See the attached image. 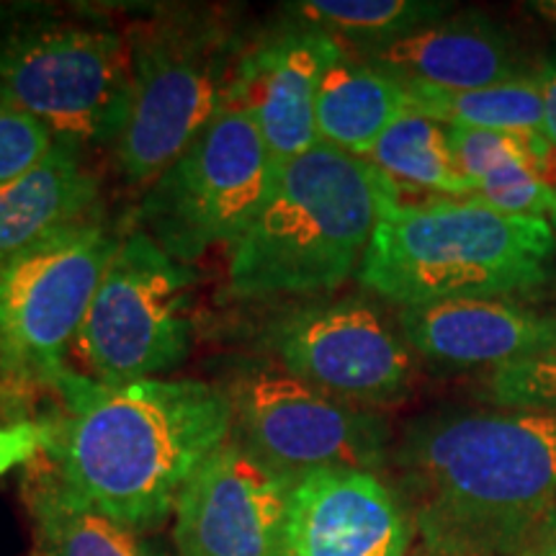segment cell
<instances>
[{"label": "cell", "mask_w": 556, "mask_h": 556, "mask_svg": "<svg viewBox=\"0 0 556 556\" xmlns=\"http://www.w3.org/2000/svg\"><path fill=\"white\" fill-rule=\"evenodd\" d=\"M52 394L58 409L39 415L45 454L83 497L135 533L163 523L186 482L232 438V400L208 381L106 387L67 368Z\"/></svg>", "instance_id": "cell-1"}, {"label": "cell", "mask_w": 556, "mask_h": 556, "mask_svg": "<svg viewBox=\"0 0 556 556\" xmlns=\"http://www.w3.org/2000/svg\"><path fill=\"white\" fill-rule=\"evenodd\" d=\"M389 467L426 552L513 556L556 507V413L420 415L402 430Z\"/></svg>", "instance_id": "cell-2"}, {"label": "cell", "mask_w": 556, "mask_h": 556, "mask_svg": "<svg viewBox=\"0 0 556 556\" xmlns=\"http://www.w3.org/2000/svg\"><path fill=\"white\" fill-rule=\"evenodd\" d=\"M405 189L364 157L315 144L276 170L274 189L229 245L238 296L323 294L356 270L387 208Z\"/></svg>", "instance_id": "cell-3"}, {"label": "cell", "mask_w": 556, "mask_h": 556, "mask_svg": "<svg viewBox=\"0 0 556 556\" xmlns=\"http://www.w3.org/2000/svg\"><path fill=\"white\" fill-rule=\"evenodd\" d=\"M548 219L479 199H417L387 208L358 266L361 287L397 307L526 296L554 281Z\"/></svg>", "instance_id": "cell-4"}, {"label": "cell", "mask_w": 556, "mask_h": 556, "mask_svg": "<svg viewBox=\"0 0 556 556\" xmlns=\"http://www.w3.org/2000/svg\"><path fill=\"white\" fill-rule=\"evenodd\" d=\"M131 101L116 148L124 180L148 189L229 106L245 54L217 13L173 11L129 34Z\"/></svg>", "instance_id": "cell-5"}, {"label": "cell", "mask_w": 556, "mask_h": 556, "mask_svg": "<svg viewBox=\"0 0 556 556\" xmlns=\"http://www.w3.org/2000/svg\"><path fill=\"white\" fill-rule=\"evenodd\" d=\"M131 101L129 37L86 18H39L0 34V103L78 148L119 142Z\"/></svg>", "instance_id": "cell-6"}, {"label": "cell", "mask_w": 556, "mask_h": 556, "mask_svg": "<svg viewBox=\"0 0 556 556\" xmlns=\"http://www.w3.org/2000/svg\"><path fill=\"white\" fill-rule=\"evenodd\" d=\"M278 165L258 124L227 106L144 189L139 229L173 261H199L217 242L240 238L274 189Z\"/></svg>", "instance_id": "cell-7"}, {"label": "cell", "mask_w": 556, "mask_h": 556, "mask_svg": "<svg viewBox=\"0 0 556 556\" xmlns=\"http://www.w3.org/2000/svg\"><path fill=\"white\" fill-rule=\"evenodd\" d=\"M191 283L193 270L144 229L122 238L75 338L90 379L124 387L184 364L191 348Z\"/></svg>", "instance_id": "cell-8"}, {"label": "cell", "mask_w": 556, "mask_h": 556, "mask_svg": "<svg viewBox=\"0 0 556 556\" xmlns=\"http://www.w3.org/2000/svg\"><path fill=\"white\" fill-rule=\"evenodd\" d=\"M229 400L232 441L291 482L319 469L377 475L392 456L377 409L345 405L287 371H250L229 389Z\"/></svg>", "instance_id": "cell-9"}, {"label": "cell", "mask_w": 556, "mask_h": 556, "mask_svg": "<svg viewBox=\"0 0 556 556\" xmlns=\"http://www.w3.org/2000/svg\"><path fill=\"white\" fill-rule=\"evenodd\" d=\"M263 343L281 371L345 405H397L415 381L413 348L366 299L291 307L270 319Z\"/></svg>", "instance_id": "cell-10"}, {"label": "cell", "mask_w": 556, "mask_h": 556, "mask_svg": "<svg viewBox=\"0 0 556 556\" xmlns=\"http://www.w3.org/2000/svg\"><path fill=\"white\" fill-rule=\"evenodd\" d=\"M119 242L101 219L0 270V336L50 392Z\"/></svg>", "instance_id": "cell-11"}, {"label": "cell", "mask_w": 556, "mask_h": 556, "mask_svg": "<svg viewBox=\"0 0 556 556\" xmlns=\"http://www.w3.org/2000/svg\"><path fill=\"white\" fill-rule=\"evenodd\" d=\"M291 486L229 438L180 490L178 556H283Z\"/></svg>", "instance_id": "cell-12"}, {"label": "cell", "mask_w": 556, "mask_h": 556, "mask_svg": "<svg viewBox=\"0 0 556 556\" xmlns=\"http://www.w3.org/2000/svg\"><path fill=\"white\" fill-rule=\"evenodd\" d=\"M340 52L338 39L294 18L245 47L229 106L253 116L278 168L319 144L317 90Z\"/></svg>", "instance_id": "cell-13"}, {"label": "cell", "mask_w": 556, "mask_h": 556, "mask_svg": "<svg viewBox=\"0 0 556 556\" xmlns=\"http://www.w3.org/2000/svg\"><path fill=\"white\" fill-rule=\"evenodd\" d=\"M415 528L374 471L319 469L296 479L283 556H407Z\"/></svg>", "instance_id": "cell-14"}, {"label": "cell", "mask_w": 556, "mask_h": 556, "mask_svg": "<svg viewBox=\"0 0 556 556\" xmlns=\"http://www.w3.org/2000/svg\"><path fill=\"white\" fill-rule=\"evenodd\" d=\"M397 330L415 356L430 364L500 371L556 351V304L520 296L420 304L397 312Z\"/></svg>", "instance_id": "cell-15"}, {"label": "cell", "mask_w": 556, "mask_h": 556, "mask_svg": "<svg viewBox=\"0 0 556 556\" xmlns=\"http://www.w3.org/2000/svg\"><path fill=\"white\" fill-rule=\"evenodd\" d=\"M361 58L407 86L438 90H477L531 78L536 65L510 29L477 11L448 13Z\"/></svg>", "instance_id": "cell-16"}, {"label": "cell", "mask_w": 556, "mask_h": 556, "mask_svg": "<svg viewBox=\"0 0 556 556\" xmlns=\"http://www.w3.org/2000/svg\"><path fill=\"white\" fill-rule=\"evenodd\" d=\"M101 219L99 176L83 148L58 139L37 168L0 186V270Z\"/></svg>", "instance_id": "cell-17"}, {"label": "cell", "mask_w": 556, "mask_h": 556, "mask_svg": "<svg viewBox=\"0 0 556 556\" xmlns=\"http://www.w3.org/2000/svg\"><path fill=\"white\" fill-rule=\"evenodd\" d=\"M407 111L405 83L343 47L325 70L317 90V139L348 155L366 157L377 139Z\"/></svg>", "instance_id": "cell-18"}, {"label": "cell", "mask_w": 556, "mask_h": 556, "mask_svg": "<svg viewBox=\"0 0 556 556\" xmlns=\"http://www.w3.org/2000/svg\"><path fill=\"white\" fill-rule=\"evenodd\" d=\"M21 492L37 556H150L135 531L83 497L47 454L26 467Z\"/></svg>", "instance_id": "cell-19"}, {"label": "cell", "mask_w": 556, "mask_h": 556, "mask_svg": "<svg viewBox=\"0 0 556 556\" xmlns=\"http://www.w3.org/2000/svg\"><path fill=\"white\" fill-rule=\"evenodd\" d=\"M368 163L405 191L441 199H475V184L458 165L448 124L409 109L366 152Z\"/></svg>", "instance_id": "cell-20"}, {"label": "cell", "mask_w": 556, "mask_h": 556, "mask_svg": "<svg viewBox=\"0 0 556 556\" xmlns=\"http://www.w3.org/2000/svg\"><path fill=\"white\" fill-rule=\"evenodd\" d=\"M448 13L451 3L438 0H302L287 5V16L330 34L356 54L407 37Z\"/></svg>", "instance_id": "cell-21"}, {"label": "cell", "mask_w": 556, "mask_h": 556, "mask_svg": "<svg viewBox=\"0 0 556 556\" xmlns=\"http://www.w3.org/2000/svg\"><path fill=\"white\" fill-rule=\"evenodd\" d=\"M407 90L409 109L448 127L544 137V103L533 75L477 90H438L426 86H407Z\"/></svg>", "instance_id": "cell-22"}, {"label": "cell", "mask_w": 556, "mask_h": 556, "mask_svg": "<svg viewBox=\"0 0 556 556\" xmlns=\"http://www.w3.org/2000/svg\"><path fill=\"white\" fill-rule=\"evenodd\" d=\"M492 407L556 413V351L492 371L482 387Z\"/></svg>", "instance_id": "cell-23"}, {"label": "cell", "mask_w": 556, "mask_h": 556, "mask_svg": "<svg viewBox=\"0 0 556 556\" xmlns=\"http://www.w3.org/2000/svg\"><path fill=\"white\" fill-rule=\"evenodd\" d=\"M475 199L513 217L548 219L552 208V189L546 178L526 160H507L486 173L477 184Z\"/></svg>", "instance_id": "cell-24"}, {"label": "cell", "mask_w": 556, "mask_h": 556, "mask_svg": "<svg viewBox=\"0 0 556 556\" xmlns=\"http://www.w3.org/2000/svg\"><path fill=\"white\" fill-rule=\"evenodd\" d=\"M58 142L45 122L0 103V186L37 168Z\"/></svg>", "instance_id": "cell-25"}, {"label": "cell", "mask_w": 556, "mask_h": 556, "mask_svg": "<svg viewBox=\"0 0 556 556\" xmlns=\"http://www.w3.org/2000/svg\"><path fill=\"white\" fill-rule=\"evenodd\" d=\"M47 387L0 336V428L37 420Z\"/></svg>", "instance_id": "cell-26"}, {"label": "cell", "mask_w": 556, "mask_h": 556, "mask_svg": "<svg viewBox=\"0 0 556 556\" xmlns=\"http://www.w3.org/2000/svg\"><path fill=\"white\" fill-rule=\"evenodd\" d=\"M47 428L39 420H26L18 426L0 428V477L16 467H29L34 458L45 454Z\"/></svg>", "instance_id": "cell-27"}, {"label": "cell", "mask_w": 556, "mask_h": 556, "mask_svg": "<svg viewBox=\"0 0 556 556\" xmlns=\"http://www.w3.org/2000/svg\"><path fill=\"white\" fill-rule=\"evenodd\" d=\"M533 78L539 83L541 103H544V137L556 150V47L536 58Z\"/></svg>", "instance_id": "cell-28"}, {"label": "cell", "mask_w": 556, "mask_h": 556, "mask_svg": "<svg viewBox=\"0 0 556 556\" xmlns=\"http://www.w3.org/2000/svg\"><path fill=\"white\" fill-rule=\"evenodd\" d=\"M513 556H556V507L533 528L531 536Z\"/></svg>", "instance_id": "cell-29"}, {"label": "cell", "mask_w": 556, "mask_h": 556, "mask_svg": "<svg viewBox=\"0 0 556 556\" xmlns=\"http://www.w3.org/2000/svg\"><path fill=\"white\" fill-rule=\"evenodd\" d=\"M546 184H548V189H552V208H548V222H552V227L556 229V150L552 157V168H548V173H546Z\"/></svg>", "instance_id": "cell-30"}, {"label": "cell", "mask_w": 556, "mask_h": 556, "mask_svg": "<svg viewBox=\"0 0 556 556\" xmlns=\"http://www.w3.org/2000/svg\"><path fill=\"white\" fill-rule=\"evenodd\" d=\"M531 9L541 18H546L548 24L556 26V0H536V3H531Z\"/></svg>", "instance_id": "cell-31"}, {"label": "cell", "mask_w": 556, "mask_h": 556, "mask_svg": "<svg viewBox=\"0 0 556 556\" xmlns=\"http://www.w3.org/2000/svg\"><path fill=\"white\" fill-rule=\"evenodd\" d=\"M409 556H435V554H430V552H426V548H420V552H415V554H409Z\"/></svg>", "instance_id": "cell-32"}, {"label": "cell", "mask_w": 556, "mask_h": 556, "mask_svg": "<svg viewBox=\"0 0 556 556\" xmlns=\"http://www.w3.org/2000/svg\"><path fill=\"white\" fill-rule=\"evenodd\" d=\"M150 556H170V554H165V552H155V548H150Z\"/></svg>", "instance_id": "cell-33"}]
</instances>
